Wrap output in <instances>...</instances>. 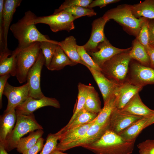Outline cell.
I'll return each instance as SVG.
<instances>
[{
	"mask_svg": "<svg viewBox=\"0 0 154 154\" xmlns=\"http://www.w3.org/2000/svg\"><path fill=\"white\" fill-rule=\"evenodd\" d=\"M120 110L133 115L144 117L150 118L154 115V110L150 109L143 102L139 93Z\"/></svg>",
	"mask_w": 154,
	"mask_h": 154,
	"instance_id": "obj_19",
	"label": "cell"
},
{
	"mask_svg": "<svg viewBox=\"0 0 154 154\" xmlns=\"http://www.w3.org/2000/svg\"><path fill=\"white\" fill-rule=\"evenodd\" d=\"M132 6L128 4L118 5L108 10L103 17L109 21L114 20L122 26L128 33L137 38L146 18H136L132 13Z\"/></svg>",
	"mask_w": 154,
	"mask_h": 154,
	"instance_id": "obj_3",
	"label": "cell"
},
{
	"mask_svg": "<svg viewBox=\"0 0 154 154\" xmlns=\"http://www.w3.org/2000/svg\"><path fill=\"white\" fill-rule=\"evenodd\" d=\"M76 18L70 13L61 11L49 16L37 17L33 19L35 25L43 23L48 25L53 32L62 30L70 32L75 28L74 21Z\"/></svg>",
	"mask_w": 154,
	"mask_h": 154,
	"instance_id": "obj_7",
	"label": "cell"
},
{
	"mask_svg": "<svg viewBox=\"0 0 154 154\" xmlns=\"http://www.w3.org/2000/svg\"><path fill=\"white\" fill-rule=\"evenodd\" d=\"M50 154H68L67 153H63L61 151L59 150L55 149Z\"/></svg>",
	"mask_w": 154,
	"mask_h": 154,
	"instance_id": "obj_47",
	"label": "cell"
},
{
	"mask_svg": "<svg viewBox=\"0 0 154 154\" xmlns=\"http://www.w3.org/2000/svg\"><path fill=\"white\" fill-rule=\"evenodd\" d=\"M4 0H0V49L5 48L3 42L2 14Z\"/></svg>",
	"mask_w": 154,
	"mask_h": 154,
	"instance_id": "obj_43",
	"label": "cell"
},
{
	"mask_svg": "<svg viewBox=\"0 0 154 154\" xmlns=\"http://www.w3.org/2000/svg\"><path fill=\"white\" fill-rule=\"evenodd\" d=\"M0 154H9L2 145H0Z\"/></svg>",
	"mask_w": 154,
	"mask_h": 154,
	"instance_id": "obj_48",
	"label": "cell"
},
{
	"mask_svg": "<svg viewBox=\"0 0 154 154\" xmlns=\"http://www.w3.org/2000/svg\"><path fill=\"white\" fill-rule=\"evenodd\" d=\"M109 20L103 17L94 20L92 23V32L88 42L83 45L87 52L98 50L99 44L107 38L104 32L105 26Z\"/></svg>",
	"mask_w": 154,
	"mask_h": 154,
	"instance_id": "obj_15",
	"label": "cell"
},
{
	"mask_svg": "<svg viewBox=\"0 0 154 154\" xmlns=\"http://www.w3.org/2000/svg\"><path fill=\"white\" fill-rule=\"evenodd\" d=\"M127 80L143 87L154 84V68L142 65L134 60L130 62Z\"/></svg>",
	"mask_w": 154,
	"mask_h": 154,
	"instance_id": "obj_8",
	"label": "cell"
},
{
	"mask_svg": "<svg viewBox=\"0 0 154 154\" xmlns=\"http://www.w3.org/2000/svg\"><path fill=\"white\" fill-rule=\"evenodd\" d=\"M60 42L42 41L40 42V48L45 60V65L47 67L49 64Z\"/></svg>",
	"mask_w": 154,
	"mask_h": 154,
	"instance_id": "obj_33",
	"label": "cell"
},
{
	"mask_svg": "<svg viewBox=\"0 0 154 154\" xmlns=\"http://www.w3.org/2000/svg\"><path fill=\"white\" fill-rule=\"evenodd\" d=\"M120 1L119 0H95L93 1L88 8L92 9L94 7L98 6L101 8L108 5L116 3Z\"/></svg>",
	"mask_w": 154,
	"mask_h": 154,
	"instance_id": "obj_41",
	"label": "cell"
},
{
	"mask_svg": "<svg viewBox=\"0 0 154 154\" xmlns=\"http://www.w3.org/2000/svg\"><path fill=\"white\" fill-rule=\"evenodd\" d=\"M110 120L103 125H99L94 121L86 133L79 139L67 145L57 146L56 149L63 152L74 147H82L93 143L99 139L107 130L110 129Z\"/></svg>",
	"mask_w": 154,
	"mask_h": 154,
	"instance_id": "obj_9",
	"label": "cell"
},
{
	"mask_svg": "<svg viewBox=\"0 0 154 154\" xmlns=\"http://www.w3.org/2000/svg\"><path fill=\"white\" fill-rule=\"evenodd\" d=\"M86 67L92 74L101 92L104 102L111 96L115 94L120 84H118L106 78L101 72L96 71L88 66Z\"/></svg>",
	"mask_w": 154,
	"mask_h": 154,
	"instance_id": "obj_18",
	"label": "cell"
},
{
	"mask_svg": "<svg viewBox=\"0 0 154 154\" xmlns=\"http://www.w3.org/2000/svg\"><path fill=\"white\" fill-rule=\"evenodd\" d=\"M77 50L82 59L87 66L96 71L101 72V68L95 63L83 46L78 45Z\"/></svg>",
	"mask_w": 154,
	"mask_h": 154,
	"instance_id": "obj_37",
	"label": "cell"
},
{
	"mask_svg": "<svg viewBox=\"0 0 154 154\" xmlns=\"http://www.w3.org/2000/svg\"><path fill=\"white\" fill-rule=\"evenodd\" d=\"M60 137V135H58L56 133L48 134L40 154H50L56 149L58 144L57 141L59 140Z\"/></svg>",
	"mask_w": 154,
	"mask_h": 154,
	"instance_id": "obj_35",
	"label": "cell"
},
{
	"mask_svg": "<svg viewBox=\"0 0 154 154\" xmlns=\"http://www.w3.org/2000/svg\"><path fill=\"white\" fill-rule=\"evenodd\" d=\"M148 28L149 34V44L154 46V19H149Z\"/></svg>",
	"mask_w": 154,
	"mask_h": 154,
	"instance_id": "obj_44",
	"label": "cell"
},
{
	"mask_svg": "<svg viewBox=\"0 0 154 154\" xmlns=\"http://www.w3.org/2000/svg\"><path fill=\"white\" fill-rule=\"evenodd\" d=\"M44 57L40 49L38 57L34 64L28 72L27 78L29 96L35 99H39L45 96L40 87V76L42 69L45 64Z\"/></svg>",
	"mask_w": 154,
	"mask_h": 154,
	"instance_id": "obj_10",
	"label": "cell"
},
{
	"mask_svg": "<svg viewBox=\"0 0 154 154\" xmlns=\"http://www.w3.org/2000/svg\"><path fill=\"white\" fill-rule=\"evenodd\" d=\"M44 139L42 137L39 138L36 144L29 149L24 151L22 154H37L42 151L44 146Z\"/></svg>",
	"mask_w": 154,
	"mask_h": 154,
	"instance_id": "obj_40",
	"label": "cell"
},
{
	"mask_svg": "<svg viewBox=\"0 0 154 154\" xmlns=\"http://www.w3.org/2000/svg\"><path fill=\"white\" fill-rule=\"evenodd\" d=\"M143 117L114 108L110 118V130L118 134Z\"/></svg>",
	"mask_w": 154,
	"mask_h": 154,
	"instance_id": "obj_13",
	"label": "cell"
},
{
	"mask_svg": "<svg viewBox=\"0 0 154 154\" xmlns=\"http://www.w3.org/2000/svg\"><path fill=\"white\" fill-rule=\"evenodd\" d=\"M154 123V115L150 117L147 122L146 127Z\"/></svg>",
	"mask_w": 154,
	"mask_h": 154,
	"instance_id": "obj_46",
	"label": "cell"
},
{
	"mask_svg": "<svg viewBox=\"0 0 154 154\" xmlns=\"http://www.w3.org/2000/svg\"><path fill=\"white\" fill-rule=\"evenodd\" d=\"M132 47L121 49L112 45L106 38L98 45V50L94 52H87L91 56L95 63L100 68L106 61L119 54L129 51Z\"/></svg>",
	"mask_w": 154,
	"mask_h": 154,
	"instance_id": "obj_12",
	"label": "cell"
},
{
	"mask_svg": "<svg viewBox=\"0 0 154 154\" xmlns=\"http://www.w3.org/2000/svg\"><path fill=\"white\" fill-rule=\"evenodd\" d=\"M143 88L127 80L120 84L114 94L116 96L114 108L119 110L122 109Z\"/></svg>",
	"mask_w": 154,
	"mask_h": 154,
	"instance_id": "obj_16",
	"label": "cell"
},
{
	"mask_svg": "<svg viewBox=\"0 0 154 154\" xmlns=\"http://www.w3.org/2000/svg\"><path fill=\"white\" fill-rule=\"evenodd\" d=\"M22 1V0H4L2 14L3 42L5 48L7 50H9L7 44L9 29L14 14Z\"/></svg>",
	"mask_w": 154,
	"mask_h": 154,
	"instance_id": "obj_17",
	"label": "cell"
},
{
	"mask_svg": "<svg viewBox=\"0 0 154 154\" xmlns=\"http://www.w3.org/2000/svg\"><path fill=\"white\" fill-rule=\"evenodd\" d=\"M40 50V42H33L20 50L16 57L15 76L19 83L27 81L28 72L36 61Z\"/></svg>",
	"mask_w": 154,
	"mask_h": 154,
	"instance_id": "obj_6",
	"label": "cell"
},
{
	"mask_svg": "<svg viewBox=\"0 0 154 154\" xmlns=\"http://www.w3.org/2000/svg\"><path fill=\"white\" fill-rule=\"evenodd\" d=\"M139 149L146 151L148 154H154V139L147 140L137 145Z\"/></svg>",
	"mask_w": 154,
	"mask_h": 154,
	"instance_id": "obj_39",
	"label": "cell"
},
{
	"mask_svg": "<svg viewBox=\"0 0 154 154\" xmlns=\"http://www.w3.org/2000/svg\"><path fill=\"white\" fill-rule=\"evenodd\" d=\"M46 106H51L56 108H60L59 101L55 98L44 96L39 99H34L30 96L15 108L17 113L29 114L37 110Z\"/></svg>",
	"mask_w": 154,
	"mask_h": 154,
	"instance_id": "obj_14",
	"label": "cell"
},
{
	"mask_svg": "<svg viewBox=\"0 0 154 154\" xmlns=\"http://www.w3.org/2000/svg\"><path fill=\"white\" fill-rule=\"evenodd\" d=\"M135 141H126L108 129L98 140L82 147L96 154H131Z\"/></svg>",
	"mask_w": 154,
	"mask_h": 154,
	"instance_id": "obj_2",
	"label": "cell"
},
{
	"mask_svg": "<svg viewBox=\"0 0 154 154\" xmlns=\"http://www.w3.org/2000/svg\"><path fill=\"white\" fill-rule=\"evenodd\" d=\"M150 60V67L154 68V47L150 45L147 49Z\"/></svg>",
	"mask_w": 154,
	"mask_h": 154,
	"instance_id": "obj_45",
	"label": "cell"
},
{
	"mask_svg": "<svg viewBox=\"0 0 154 154\" xmlns=\"http://www.w3.org/2000/svg\"><path fill=\"white\" fill-rule=\"evenodd\" d=\"M129 51L117 54L105 62L100 67L101 72L108 79L118 84L126 81L131 60Z\"/></svg>",
	"mask_w": 154,
	"mask_h": 154,
	"instance_id": "obj_4",
	"label": "cell"
},
{
	"mask_svg": "<svg viewBox=\"0 0 154 154\" xmlns=\"http://www.w3.org/2000/svg\"><path fill=\"white\" fill-rule=\"evenodd\" d=\"M84 108L98 114L102 110L98 93L92 86H91L88 94Z\"/></svg>",
	"mask_w": 154,
	"mask_h": 154,
	"instance_id": "obj_31",
	"label": "cell"
},
{
	"mask_svg": "<svg viewBox=\"0 0 154 154\" xmlns=\"http://www.w3.org/2000/svg\"><path fill=\"white\" fill-rule=\"evenodd\" d=\"M10 74H7L0 76V107L2 106V96L7 80L10 76Z\"/></svg>",
	"mask_w": 154,
	"mask_h": 154,
	"instance_id": "obj_42",
	"label": "cell"
},
{
	"mask_svg": "<svg viewBox=\"0 0 154 154\" xmlns=\"http://www.w3.org/2000/svg\"><path fill=\"white\" fill-rule=\"evenodd\" d=\"M20 49L17 48L11 52L10 50L0 52V76L16 74V57Z\"/></svg>",
	"mask_w": 154,
	"mask_h": 154,
	"instance_id": "obj_21",
	"label": "cell"
},
{
	"mask_svg": "<svg viewBox=\"0 0 154 154\" xmlns=\"http://www.w3.org/2000/svg\"><path fill=\"white\" fill-rule=\"evenodd\" d=\"M149 19L146 18L143 23L137 38L140 43L145 48L146 50L149 47V34L148 28Z\"/></svg>",
	"mask_w": 154,
	"mask_h": 154,
	"instance_id": "obj_36",
	"label": "cell"
},
{
	"mask_svg": "<svg viewBox=\"0 0 154 154\" xmlns=\"http://www.w3.org/2000/svg\"><path fill=\"white\" fill-rule=\"evenodd\" d=\"M98 114L83 108L77 114L74 119L69 125L65 126L56 133L60 135L66 131L77 127L90 123L94 120Z\"/></svg>",
	"mask_w": 154,
	"mask_h": 154,
	"instance_id": "obj_24",
	"label": "cell"
},
{
	"mask_svg": "<svg viewBox=\"0 0 154 154\" xmlns=\"http://www.w3.org/2000/svg\"><path fill=\"white\" fill-rule=\"evenodd\" d=\"M133 14L137 18L154 19V0H146L132 5Z\"/></svg>",
	"mask_w": 154,
	"mask_h": 154,
	"instance_id": "obj_27",
	"label": "cell"
},
{
	"mask_svg": "<svg viewBox=\"0 0 154 154\" xmlns=\"http://www.w3.org/2000/svg\"><path fill=\"white\" fill-rule=\"evenodd\" d=\"M90 87L91 86L87 85L81 83H78V94L76 107L72 117L66 126H68L70 124L78 113L84 108Z\"/></svg>",
	"mask_w": 154,
	"mask_h": 154,
	"instance_id": "obj_32",
	"label": "cell"
},
{
	"mask_svg": "<svg viewBox=\"0 0 154 154\" xmlns=\"http://www.w3.org/2000/svg\"><path fill=\"white\" fill-rule=\"evenodd\" d=\"M116 96L114 94L104 102V106L94 120L95 122L103 125L109 122L112 112L115 108Z\"/></svg>",
	"mask_w": 154,
	"mask_h": 154,
	"instance_id": "obj_29",
	"label": "cell"
},
{
	"mask_svg": "<svg viewBox=\"0 0 154 154\" xmlns=\"http://www.w3.org/2000/svg\"><path fill=\"white\" fill-rule=\"evenodd\" d=\"M17 119L15 127L7 137L4 146L7 151L16 148L19 140L28 133L43 129L35 119L33 113L24 114L16 112Z\"/></svg>",
	"mask_w": 154,
	"mask_h": 154,
	"instance_id": "obj_5",
	"label": "cell"
},
{
	"mask_svg": "<svg viewBox=\"0 0 154 154\" xmlns=\"http://www.w3.org/2000/svg\"><path fill=\"white\" fill-rule=\"evenodd\" d=\"M61 11L70 14L76 19L82 16H86L91 17L96 15V13L92 9L78 6L67 7L62 9L59 12Z\"/></svg>",
	"mask_w": 154,
	"mask_h": 154,
	"instance_id": "obj_34",
	"label": "cell"
},
{
	"mask_svg": "<svg viewBox=\"0 0 154 154\" xmlns=\"http://www.w3.org/2000/svg\"><path fill=\"white\" fill-rule=\"evenodd\" d=\"M139 154H148L147 152L145 150L142 149H139Z\"/></svg>",
	"mask_w": 154,
	"mask_h": 154,
	"instance_id": "obj_49",
	"label": "cell"
},
{
	"mask_svg": "<svg viewBox=\"0 0 154 154\" xmlns=\"http://www.w3.org/2000/svg\"><path fill=\"white\" fill-rule=\"evenodd\" d=\"M59 42V46L70 60L86 66L87 64L82 59L78 52V45L74 36L68 37Z\"/></svg>",
	"mask_w": 154,
	"mask_h": 154,
	"instance_id": "obj_23",
	"label": "cell"
},
{
	"mask_svg": "<svg viewBox=\"0 0 154 154\" xmlns=\"http://www.w3.org/2000/svg\"><path fill=\"white\" fill-rule=\"evenodd\" d=\"M77 64L70 59L59 45L47 68L51 71L59 70L67 65L73 66Z\"/></svg>",
	"mask_w": 154,
	"mask_h": 154,
	"instance_id": "obj_25",
	"label": "cell"
},
{
	"mask_svg": "<svg viewBox=\"0 0 154 154\" xmlns=\"http://www.w3.org/2000/svg\"><path fill=\"white\" fill-rule=\"evenodd\" d=\"M153 47H154V46H153Z\"/></svg>",
	"mask_w": 154,
	"mask_h": 154,
	"instance_id": "obj_50",
	"label": "cell"
},
{
	"mask_svg": "<svg viewBox=\"0 0 154 154\" xmlns=\"http://www.w3.org/2000/svg\"><path fill=\"white\" fill-rule=\"evenodd\" d=\"M44 133L42 129L36 130L29 133L27 137L21 138L19 141L16 147L17 151L22 153L34 145L38 139L42 137Z\"/></svg>",
	"mask_w": 154,
	"mask_h": 154,
	"instance_id": "obj_30",
	"label": "cell"
},
{
	"mask_svg": "<svg viewBox=\"0 0 154 154\" xmlns=\"http://www.w3.org/2000/svg\"><path fill=\"white\" fill-rule=\"evenodd\" d=\"M129 55L131 60H134L142 65L150 67V60L147 50L136 38L132 42Z\"/></svg>",
	"mask_w": 154,
	"mask_h": 154,
	"instance_id": "obj_26",
	"label": "cell"
},
{
	"mask_svg": "<svg viewBox=\"0 0 154 154\" xmlns=\"http://www.w3.org/2000/svg\"><path fill=\"white\" fill-rule=\"evenodd\" d=\"M93 1L92 0H66L58 9L55 10L53 14H56L62 9L72 6H81L87 7Z\"/></svg>",
	"mask_w": 154,
	"mask_h": 154,
	"instance_id": "obj_38",
	"label": "cell"
},
{
	"mask_svg": "<svg viewBox=\"0 0 154 154\" xmlns=\"http://www.w3.org/2000/svg\"><path fill=\"white\" fill-rule=\"evenodd\" d=\"M17 119L15 109L4 112L0 118V145L3 147L7 137L12 131Z\"/></svg>",
	"mask_w": 154,
	"mask_h": 154,
	"instance_id": "obj_20",
	"label": "cell"
},
{
	"mask_svg": "<svg viewBox=\"0 0 154 154\" xmlns=\"http://www.w3.org/2000/svg\"><path fill=\"white\" fill-rule=\"evenodd\" d=\"M149 118L143 117L139 119L118 135L126 141L135 140L141 131L146 128L147 123Z\"/></svg>",
	"mask_w": 154,
	"mask_h": 154,
	"instance_id": "obj_28",
	"label": "cell"
},
{
	"mask_svg": "<svg viewBox=\"0 0 154 154\" xmlns=\"http://www.w3.org/2000/svg\"><path fill=\"white\" fill-rule=\"evenodd\" d=\"M36 16L33 13L28 11L21 19L10 27V29L14 36L18 41L17 48L20 50L37 42H58L50 39L47 36L42 34L38 30L33 21V19Z\"/></svg>",
	"mask_w": 154,
	"mask_h": 154,
	"instance_id": "obj_1",
	"label": "cell"
},
{
	"mask_svg": "<svg viewBox=\"0 0 154 154\" xmlns=\"http://www.w3.org/2000/svg\"><path fill=\"white\" fill-rule=\"evenodd\" d=\"M7 98L8 103L4 112H8L15 108L25 101L29 96V90L27 83L21 86L15 87L7 82L3 92Z\"/></svg>",
	"mask_w": 154,
	"mask_h": 154,
	"instance_id": "obj_11",
	"label": "cell"
},
{
	"mask_svg": "<svg viewBox=\"0 0 154 154\" xmlns=\"http://www.w3.org/2000/svg\"><path fill=\"white\" fill-rule=\"evenodd\" d=\"M94 120L90 123L81 125L68 130L62 134L57 146L67 145L80 138L94 123Z\"/></svg>",
	"mask_w": 154,
	"mask_h": 154,
	"instance_id": "obj_22",
	"label": "cell"
}]
</instances>
